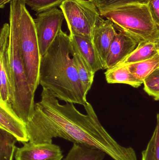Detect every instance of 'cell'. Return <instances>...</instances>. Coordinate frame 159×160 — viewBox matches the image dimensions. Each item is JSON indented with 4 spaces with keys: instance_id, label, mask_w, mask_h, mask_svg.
<instances>
[{
    "instance_id": "cell-1",
    "label": "cell",
    "mask_w": 159,
    "mask_h": 160,
    "mask_svg": "<svg viewBox=\"0 0 159 160\" xmlns=\"http://www.w3.org/2000/svg\"><path fill=\"white\" fill-rule=\"evenodd\" d=\"M84 114L74 104H61L54 94L43 88L32 116L26 123L29 142L52 143L60 138L103 151L114 160H138L132 147L119 144L101 124L92 105L87 102Z\"/></svg>"
},
{
    "instance_id": "cell-2",
    "label": "cell",
    "mask_w": 159,
    "mask_h": 160,
    "mask_svg": "<svg viewBox=\"0 0 159 160\" xmlns=\"http://www.w3.org/2000/svg\"><path fill=\"white\" fill-rule=\"evenodd\" d=\"M70 36L62 30L41 57L39 84L65 102L86 105L87 101L72 55Z\"/></svg>"
},
{
    "instance_id": "cell-3",
    "label": "cell",
    "mask_w": 159,
    "mask_h": 160,
    "mask_svg": "<svg viewBox=\"0 0 159 160\" xmlns=\"http://www.w3.org/2000/svg\"><path fill=\"white\" fill-rule=\"evenodd\" d=\"M10 3L9 25L18 41L27 81L35 94L39 84L41 55L34 20L27 10L25 0H12Z\"/></svg>"
},
{
    "instance_id": "cell-4",
    "label": "cell",
    "mask_w": 159,
    "mask_h": 160,
    "mask_svg": "<svg viewBox=\"0 0 159 160\" xmlns=\"http://www.w3.org/2000/svg\"><path fill=\"white\" fill-rule=\"evenodd\" d=\"M103 18L113 22L115 29L131 36L138 43L154 42L159 37L147 4L133 3L99 11Z\"/></svg>"
},
{
    "instance_id": "cell-5",
    "label": "cell",
    "mask_w": 159,
    "mask_h": 160,
    "mask_svg": "<svg viewBox=\"0 0 159 160\" xmlns=\"http://www.w3.org/2000/svg\"><path fill=\"white\" fill-rule=\"evenodd\" d=\"M8 57L10 76V104L15 112L25 123L35 110V94L27 81L17 38L10 29Z\"/></svg>"
},
{
    "instance_id": "cell-6",
    "label": "cell",
    "mask_w": 159,
    "mask_h": 160,
    "mask_svg": "<svg viewBox=\"0 0 159 160\" xmlns=\"http://www.w3.org/2000/svg\"><path fill=\"white\" fill-rule=\"evenodd\" d=\"M64 15L70 34L92 40L93 30L100 12L90 0H65L59 6Z\"/></svg>"
},
{
    "instance_id": "cell-7",
    "label": "cell",
    "mask_w": 159,
    "mask_h": 160,
    "mask_svg": "<svg viewBox=\"0 0 159 160\" xmlns=\"http://www.w3.org/2000/svg\"><path fill=\"white\" fill-rule=\"evenodd\" d=\"M65 19L61 10L57 8L36 13L34 19L41 56L44 55L62 30Z\"/></svg>"
},
{
    "instance_id": "cell-8",
    "label": "cell",
    "mask_w": 159,
    "mask_h": 160,
    "mask_svg": "<svg viewBox=\"0 0 159 160\" xmlns=\"http://www.w3.org/2000/svg\"><path fill=\"white\" fill-rule=\"evenodd\" d=\"M10 27L3 24L0 33V102L10 103V76L8 57Z\"/></svg>"
},
{
    "instance_id": "cell-9",
    "label": "cell",
    "mask_w": 159,
    "mask_h": 160,
    "mask_svg": "<svg viewBox=\"0 0 159 160\" xmlns=\"http://www.w3.org/2000/svg\"><path fill=\"white\" fill-rule=\"evenodd\" d=\"M60 148L52 143H34L29 142L16 148V160H62Z\"/></svg>"
},
{
    "instance_id": "cell-10",
    "label": "cell",
    "mask_w": 159,
    "mask_h": 160,
    "mask_svg": "<svg viewBox=\"0 0 159 160\" xmlns=\"http://www.w3.org/2000/svg\"><path fill=\"white\" fill-rule=\"evenodd\" d=\"M138 42L128 34L117 32L110 46L104 69L116 66L128 57L138 46Z\"/></svg>"
},
{
    "instance_id": "cell-11",
    "label": "cell",
    "mask_w": 159,
    "mask_h": 160,
    "mask_svg": "<svg viewBox=\"0 0 159 160\" xmlns=\"http://www.w3.org/2000/svg\"><path fill=\"white\" fill-rule=\"evenodd\" d=\"M0 128L13 135L22 143L29 142L26 124L15 112L9 102H0Z\"/></svg>"
},
{
    "instance_id": "cell-12",
    "label": "cell",
    "mask_w": 159,
    "mask_h": 160,
    "mask_svg": "<svg viewBox=\"0 0 159 160\" xmlns=\"http://www.w3.org/2000/svg\"><path fill=\"white\" fill-rule=\"evenodd\" d=\"M116 33L113 22L109 20H104L101 17L93 30L92 41L103 68L109 48Z\"/></svg>"
},
{
    "instance_id": "cell-13",
    "label": "cell",
    "mask_w": 159,
    "mask_h": 160,
    "mask_svg": "<svg viewBox=\"0 0 159 160\" xmlns=\"http://www.w3.org/2000/svg\"><path fill=\"white\" fill-rule=\"evenodd\" d=\"M69 36L72 43L94 74L99 70L104 69L101 58L92 40L80 36L71 34Z\"/></svg>"
},
{
    "instance_id": "cell-14",
    "label": "cell",
    "mask_w": 159,
    "mask_h": 160,
    "mask_svg": "<svg viewBox=\"0 0 159 160\" xmlns=\"http://www.w3.org/2000/svg\"><path fill=\"white\" fill-rule=\"evenodd\" d=\"M105 75L108 83L126 84L134 88H138L143 84V82L131 73L127 65H117L109 68Z\"/></svg>"
},
{
    "instance_id": "cell-15",
    "label": "cell",
    "mask_w": 159,
    "mask_h": 160,
    "mask_svg": "<svg viewBox=\"0 0 159 160\" xmlns=\"http://www.w3.org/2000/svg\"><path fill=\"white\" fill-rule=\"evenodd\" d=\"M72 46V55L75 63L79 79L82 84L84 92L87 96L88 92L90 90L93 83L95 74L92 72L80 52L73 44Z\"/></svg>"
},
{
    "instance_id": "cell-16",
    "label": "cell",
    "mask_w": 159,
    "mask_h": 160,
    "mask_svg": "<svg viewBox=\"0 0 159 160\" xmlns=\"http://www.w3.org/2000/svg\"><path fill=\"white\" fill-rule=\"evenodd\" d=\"M158 52L154 42L143 41L139 43L133 51L118 65H127L142 62L152 58Z\"/></svg>"
},
{
    "instance_id": "cell-17",
    "label": "cell",
    "mask_w": 159,
    "mask_h": 160,
    "mask_svg": "<svg viewBox=\"0 0 159 160\" xmlns=\"http://www.w3.org/2000/svg\"><path fill=\"white\" fill-rule=\"evenodd\" d=\"M105 155L100 149L73 143L63 160H103Z\"/></svg>"
},
{
    "instance_id": "cell-18",
    "label": "cell",
    "mask_w": 159,
    "mask_h": 160,
    "mask_svg": "<svg viewBox=\"0 0 159 160\" xmlns=\"http://www.w3.org/2000/svg\"><path fill=\"white\" fill-rule=\"evenodd\" d=\"M131 73L138 79L144 82L159 68V52L150 59L127 65Z\"/></svg>"
},
{
    "instance_id": "cell-19",
    "label": "cell",
    "mask_w": 159,
    "mask_h": 160,
    "mask_svg": "<svg viewBox=\"0 0 159 160\" xmlns=\"http://www.w3.org/2000/svg\"><path fill=\"white\" fill-rule=\"evenodd\" d=\"M17 141L11 133L0 128V160H13Z\"/></svg>"
},
{
    "instance_id": "cell-20",
    "label": "cell",
    "mask_w": 159,
    "mask_h": 160,
    "mask_svg": "<svg viewBox=\"0 0 159 160\" xmlns=\"http://www.w3.org/2000/svg\"><path fill=\"white\" fill-rule=\"evenodd\" d=\"M65 0H25V3L37 13L60 6Z\"/></svg>"
},
{
    "instance_id": "cell-21",
    "label": "cell",
    "mask_w": 159,
    "mask_h": 160,
    "mask_svg": "<svg viewBox=\"0 0 159 160\" xmlns=\"http://www.w3.org/2000/svg\"><path fill=\"white\" fill-rule=\"evenodd\" d=\"M144 89L156 100H159V68L143 82Z\"/></svg>"
},
{
    "instance_id": "cell-22",
    "label": "cell",
    "mask_w": 159,
    "mask_h": 160,
    "mask_svg": "<svg viewBox=\"0 0 159 160\" xmlns=\"http://www.w3.org/2000/svg\"><path fill=\"white\" fill-rule=\"evenodd\" d=\"M99 11L129 4H147V0H90Z\"/></svg>"
},
{
    "instance_id": "cell-23",
    "label": "cell",
    "mask_w": 159,
    "mask_h": 160,
    "mask_svg": "<svg viewBox=\"0 0 159 160\" xmlns=\"http://www.w3.org/2000/svg\"><path fill=\"white\" fill-rule=\"evenodd\" d=\"M157 118V126L152 136L154 141V160H159V113Z\"/></svg>"
},
{
    "instance_id": "cell-24",
    "label": "cell",
    "mask_w": 159,
    "mask_h": 160,
    "mask_svg": "<svg viewBox=\"0 0 159 160\" xmlns=\"http://www.w3.org/2000/svg\"><path fill=\"white\" fill-rule=\"evenodd\" d=\"M147 4L153 20L159 28V0H147Z\"/></svg>"
},
{
    "instance_id": "cell-25",
    "label": "cell",
    "mask_w": 159,
    "mask_h": 160,
    "mask_svg": "<svg viewBox=\"0 0 159 160\" xmlns=\"http://www.w3.org/2000/svg\"><path fill=\"white\" fill-rule=\"evenodd\" d=\"M142 160H154V141L152 137L149 140L146 149L142 152Z\"/></svg>"
},
{
    "instance_id": "cell-26",
    "label": "cell",
    "mask_w": 159,
    "mask_h": 160,
    "mask_svg": "<svg viewBox=\"0 0 159 160\" xmlns=\"http://www.w3.org/2000/svg\"><path fill=\"white\" fill-rule=\"evenodd\" d=\"M12 0H0V8H3L8 3L10 2Z\"/></svg>"
},
{
    "instance_id": "cell-27",
    "label": "cell",
    "mask_w": 159,
    "mask_h": 160,
    "mask_svg": "<svg viewBox=\"0 0 159 160\" xmlns=\"http://www.w3.org/2000/svg\"><path fill=\"white\" fill-rule=\"evenodd\" d=\"M154 43H155V47H156V49L159 52V37L154 41Z\"/></svg>"
}]
</instances>
